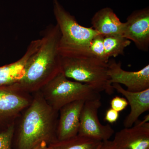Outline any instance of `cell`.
I'll return each instance as SVG.
<instances>
[{"mask_svg": "<svg viewBox=\"0 0 149 149\" xmlns=\"http://www.w3.org/2000/svg\"><path fill=\"white\" fill-rule=\"evenodd\" d=\"M61 38L59 28L50 24L42 33L38 49L25 68L24 77L15 84L24 93H36L61 71V58L58 50Z\"/></svg>", "mask_w": 149, "mask_h": 149, "instance_id": "6da1fadb", "label": "cell"}, {"mask_svg": "<svg viewBox=\"0 0 149 149\" xmlns=\"http://www.w3.org/2000/svg\"><path fill=\"white\" fill-rule=\"evenodd\" d=\"M26 108L22 119L17 139V149H33L40 143L57 141L58 111L45 100L40 91Z\"/></svg>", "mask_w": 149, "mask_h": 149, "instance_id": "7a4b0ae2", "label": "cell"}, {"mask_svg": "<svg viewBox=\"0 0 149 149\" xmlns=\"http://www.w3.org/2000/svg\"><path fill=\"white\" fill-rule=\"evenodd\" d=\"M59 52L61 71L65 77L90 85L100 93L113 94L114 90L108 74L107 63L91 54L88 48Z\"/></svg>", "mask_w": 149, "mask_h": 149, "instance_id": "3957f363", "label": "cell"}, {"mask_svg": "<svg viewBox=\"0 0 149 149\" xmlns=\"http://www.w3.org/2000/svg\"><path fill=\"white\" fill-rule=\"evenodd\" d=\"M45 100L54 110L76 101L101 99L100 94L90 85L72 81L61 71L40 89Z\"/></svg>", "mask_w": 149, "mask_h": 149, "instance_id": "277c9868", "label": "cell"}, {"mask_svg": "<svg viewBox=\"0 0 149 149\" xmlns=\"http://www.w3.org/2000/svg\"><path fill=\"white\" fill-rule=\"evenodd\" d=\"M54 15L61 32L58 50L88 48L91 40L99 34L92 27L80 25L75 17L61 5L58 0H53Z\"/></svg>", "mask_w": 149, "mask_h": 149, "instance_id": "5b68a950", "label": "cell"}, {"mask_svg": "<svg viewBox=\"0 0 149 149\" xmlns=\"http://www.w3.org/2000/svg\"><path fill=\"white\" fill-rule=\"evenodd\" d=\"M101 99L85 102L80 115L78 135L98 141L109 140L114 130L109 124L103 125L99 120L98 111L102 107Z\"/></svg>", "mask_w": 149, "mask_h": 149, "instance_id": "8992f818", "label": "cell"}, {"mask_svg": "<svg viewBox=\"0 0 149 149\" xmlns=\"http://www.w3.org/2000/svg\"><path fill=\"white\" fill-rule=\"evenodd\" d=\"M108 74L111 84L118 83L125 85L126 90L138 92L149 89V65L136 71H128L123 69L121 63L109 59Z\"/></svg>", "mask_w": 149, "mask_h": 149, "instance_id": "52a82bcc", "label": "cell"}, {"mask_svg": "<svg viewBox=\"0 0 149 149\" xmlns=\"http://www.w3.org/2000/svg\"><path fill=\"white\" fill-rule=\"evenodd\" d=\"M122 36L134 42L139 49H149V8L133 11L124 22Z\"/></svg>", "mask_w": 149, "mask_h": 149, "instance_id": "ba28073f", "label": "cell"}, {"mask_svg": "<svg viewBox=\"0 0 149 149\" xmlns=\"http://www.w3.org/2000/svg\"><path fill=\"white\" fill-rule=\"evenodd\" d=\"M149 116L115 135L112 142L118 149H149Z\"/></svg>", "mask_w": 149, "mask_h": 149, "instance_id": "9c48e42d", "label": "cell"}, {"mask_svg": "<svg viewBox=\"0 0 149 149\" xmlns=\"http://www.w3.org/2000/svg\"><path fill=\"white\" fill-rule=\"evenodd\" d=\"M85 101H76L67 104L60 109L56 136L57 141L68 140L78 135L80 115Z\"/></svg>", "mask_w": 149, "mask_h": 149, "instance_id": "30bf717a", "label": "cell"}, {"mask_svg": "<svg viewBox=\"0 0 149 149\" xmlns=\"http://www.w3.org/2000/svg\"><path fill=\"white\" fill-rule=\"evenodd\" d=\"M14 84L0 85V123L27 108L31 102Z\"/></svg>", "mask_w": 149, "mask_h": 149, "instance_id": "8fae6325", "label": "cell"}, {"mask_svg": "<svg viewBox=\"0 0 149 149\" xmlns=\"http://www.w3.org/2000/svg\"><path fill=\"white\" fill-rule=\"evenodd\" d=\"M40 43V38L32 40L21 58L12 63L0 67V85H14L22 79L26 65L38 49Z\"/></svg>", "mask_w": 149, "mask_h": 149, "instance_id": "7c38bea8", "label": "cell"}, {"mask_svg": "<svg viewBox=\"0 0 149 149\" xmlns=\"http://www.w3.org/2000/svg\"><path fill=\"white\" fill-rule=\"evenodd\" d=\"M118 93L125 97L130 105V111L123 121L125 128L132 127L141 115L149 109V89L138 92H131L118 83L112 84Z\"/></svg>", "mask_w": 149, "mask_h": 149, "instance_id": "4fadbf2b", "label": "cell"}, {"mask_svg": "<svg viewBox=\"0 0 149 149\" xmlns=\"http://www.w3.org/2000/svg\"><path fill=\"white\" fill-rule=\"evenodd\" d=\"M92 27L104 37L110 35L122 36L124 22L109 7L104 8L97 11L91 19Z\"/></svg>", "mask_w": 149, "mask_h": 149, "instance_id": "5bb4252c", "label": "cell"}, {"mask_svg": "<svg viewBox=\"0 0 149 149\" xmlns=\"http://www.w3.org/2000/svg\"><path fill=\"white\" fill-rule=\"evenodd\" d=\"M102 143L96 139L77 135L68 140L50 144L52 149H98Z\"/></svg>", "mask_w": 149, "mask_h": 149, "instance_id": "9a60e30c", "label": "cell"}, {"mask_svg": "<svg viewBox=\"0 0 149 149\" xmlns=\"http://www.w3.org/2000/svg\"><path fill=\"white\" fill-rule=\"evenodd\" d=\"M131 44V41L120 35H110L104 38L105 54L109 59L112 57H116L123 55L125 48Z\"/></svg>", "mask_w": 149, "mask_h": 149, "instance_id": "2e32d148", "label": "cell"}, {"mask_svg": "<svg viewBox=\"0 0 149 149\" xmlns=\"http://www.w3.org/2000/svg\"><path fill=\"white\" fill-rule=\"evenodd\" d=\"M104 38V36L99 34L93 37L88 47V50L98 58L108 63L109 59L107 58L105 54Z\"/></svg>", "mask_w": 149, "mask_h": 149, "instance_id": "e0dca14e", "label": "cell"}, {"mask_svg": "<svg viewBox=\"0 0 149 149\" xmlns=\"http://www.w3.org/2000/svg\"><path fill=\"white\" fill-rule=\"evenodd\" d=\"M14 133V125L10 124L4 130L0 131V149H11Z\"/></svg>", "mask_w": 149, "mask_h": 149, "instance_id": "ac0fdd59", "label": "cell"}, {"mask_svg": "<svg viewBox=\"0 0 149 149\" xmlns=\"http://www.w3.org/2000/svg\"><path fill=\"white\" fill-rule=\"evenodd\" d=\"M128 105V103L126 99L119 96L114 97L110 102L111 108L118 112L125 109Z\"/></svg>", "mask_w": 149, "mask_h": 149, "instance_id": "d6986e66", "label": "cell"}, {"mask_svg": "<svg viewBox=\"0 0 149 149\" xmlns=\"http://www.w3.org/2000/svg\"><path fill=\"white\" fill-rule=\"evenodd\" d=\"M119 117V112L111 108L106 112L104 120L109 123H113L117 121Z\"/></svg>", "mask_w": 149, "mask_h": 149, "instance_id": "ffe728a7", "label": "cell"}, {"mask_svg": "<svg viewBox=\"0 0 149 149\" xmlns=\"http://www.w3.org/2000/svg\"><path fill=\"white\" fill-rule=\"evenodd\" d=\"M99 149H118L115 146L112 141H102Z\"/></svg>", "mask_w": 149, "mask_h": 149, "instance_id": "44dd1931", "label": "cell"}, {"mask_svg": "<svg viewBox=\"0 0 149 149\" xmlns=\"http://www.w3.org/2000/svg\"><path fill=\"white\" fill-rule=\"evenodd\" d=\"M33 149H52V148L50 144L43 141Z\"/></svg>", "mask_w": 149, "mask_h": 149, "instance_id": "7402d4cb", "label": "cell"}, {"mask_svg": "<svg viewBox=\"0 0 149 149\" xmlns=\"http://www.w3.org/2000/svg\"><path fill=\"white\" fill-rule=\"evenodd\" d=\"M100 146H101V145H100ZM100 147H99V148H98V149H99V148H100Z\"/></svg>", "mask_w": 149, "mask_h": 149, "instance_id": "603a6c76", "label": "cell"}]
</instances>
